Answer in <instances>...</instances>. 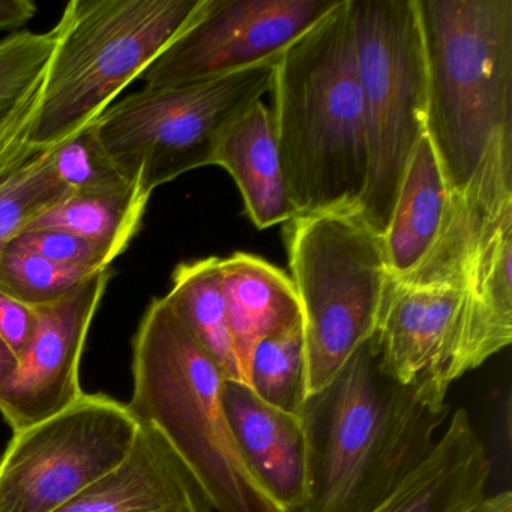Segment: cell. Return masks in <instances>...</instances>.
Segmentation results:
<instances>
[{"label":"cell","mask_w":512,"mask_h":512,"mask_svg":"<svg viewBox=\"0 0 512 512\" xmlns=\"http://www.w3.org/2000/svg\"><path fill=\"white\" fill-rule=\"evenodd\" d=\"M512 341V206L470 257L460 323L461 376L481 367Z\"/></svg>","instance_id":"9a60e30c"},{"label":"cell","mask_w":512,"mask_h":512,"mask_svg":"<svg viewBox=\"0 0 512 512\" xmlns=\"http://www.w3.org/2000/svg\"><path fill=\"white\" fill-rule=\"evenodd\" d=\"M211 502L163 434L140 422L124 460L55 512H212Z\"/></svg>","instance_id":"4fadbf2b"},{"label":"cell","mask_w":512,"mask_h":512,"mask_svg":"<svg viewBox=\"0 0 512 512\" xmlns=\"http://www.w3.org/2000/svg\"><path fill=\"white\" fill-rule=\"evenodd\" d=\"M448 196L442 167L424 134L407 164L382 238L392 278L410 274L427 256L442 226Z\"/></svg>","instance_id":"ffe728a7"},{"label":"cell","mask_w":512,"mask_h":512,"mask_svg":"<svg viewBox=\"0 0 512 512\" xmlns=\"http://www.w3.org/2000/svg\"><path fill=\"white\" fill-rule=\"evenodd\" d=\"M284 236L301 307L308 397L373 337L389 269L382 236L356 212L298 215Z\"/></svg>","instance_id":"8992f818"},{"label":"cell","mask_w":512,"mask_h":512,"mask_svg":"<svg viewBox=\"0 0 512 512\" xmlns=\"http://www.w3.org/2000/svg\"><path fill=\"white\" fill-rule=\"evenodd\" d=\"M47 152L56 176L71 196L124 193L136 187L107 155L95 122Z\"/></svg>","instance_id":"d4e9b609"},{"label":"cell","mask_w":512,"mask_h":512,"mask_svg":"<svg viewBox=\"0 0 512 512\" xmlns=\"http://www.w3.org/2000/svg\"><path fill=\"white\" fill-rule=\"evenodd\" d=\"M230 334L242 382L254 347L302 322L298 295L289 275L262 257L235 253L221 259Z\"/></svg>","instance_id":"e0dca14e"},{"label":"cell","mask_w":512,"mask_h":512,"mask_svg":"<svg viewBox=\"0 0 512 512\" xmlns=\"http://www.w3.org/2000/svg\"><path fill=\"white\" fill-rule=\"evenodd\" d=\"M203 0H71L28 145L44 152L97 122L187 28Z\"/></svg>","instance_id":"5b68a950"},{"label":"cell","mask_w":512,"mask_h":512,"mask_svg":"<svg viewBox=\"0 0 512 512\" xmlns=\"http://www.w3.org/2000/svg\"><path fill=\"white\" fill-rule=\"evenodd\" d=\"M349 11L368 157L356 214L383 238L407 164L425 134L421 26L415 0H349Z\"/></svg>","instance_id":"52a82bcc"},{"label":"cell","mask_w":512,"mask_h":512,"mask_svg":"<svg viewBox=\"0 0 512 512\" xmlns=\"http://www.w3.org/2000/svg\"><path fill=\"white\" fill-rule=\"evenodd\" d=\"M341 0H203L187 28L149 65L146 88L203 82L277 64Z\"/></svg>","instance_id":"30bf717a"},{"label":"cell","mask_w":512,"mask_h":512,"mask_svg":"<svg viewBox=\"0 0 512 512\" xmlns=\"http://www.w3.org/2000/svg\"><path fill=\"white\" fill-rule=\"evenodd\" d=\"M464 287L409 284L389 274L370 338L380 370L425 403L443 406L460 379Z\"/></svg>","instance_id":"8fae6325"},{"label":"cell","mask_w":512,"mask_h":512,"mask_svg":"<svg viewBox=\"0 0 512 512\" xmlns=\"http://www.w3.org/2000/svg\"><path fill=\"white\" fill-rule=\"evenodd\" d=\"M275 65L188 85L145 86L95 122L98 139L119 172L152 194L185 173L215 166L230 128L272 91Z\"/></svg>","instance_id":"ba28073f"},{"label":"cell","mask_w":512,"mask_h":512,"mask_svg":"<svg viewBox=\"0 0 512 512\" xmlns=\"http://www.w3.org/2000/svg\"><path fill=\"white\" fill-rule=\"evenodd\" d=\"M472 512H512L511 491H502V493L484 497V499L473 508Z\"/></svg>","instance_id":"f546056e"},{"label":"cell","mask_w":512,"mask_h":512,"mask_svg":"<svg viewBox=\"0 0 512 512\" xmlns=\"http://www.w3.org/2000/svg\"><path fill=\"white\" fill-rule=\"evenodd\" d=\"M71 196L44 151L0 181V253L34 221Z\"/></svg>","instance_id":"cb8c5ba5"},{"label":"cell","mask_w":512,"mask_h":512,"mask_svg":"<svg viewBox=\"0 0 512 512\" xmlns=\"http://www.w3.org/2000/svg\"><path fill=\"white\" fill-rule=\"evenodd\" d=\"M166 299L224 377L242 382L227 319L221 259L179 263Z\"/></svg>","instance_id":"44dd1931"},{"label":"cell","mask_w":512,"mask_h":512,"mask_svg":"<svg viewBox=\"0 0 512 512\" xmlns=\"http://www.w3.org/2000/svg\"><path fill=\"white\" fill-rule=\"evenodd\" d=\"M224 407L236 446L278 512H299L307 485L301 416L263 401L247 383L226 379Z\"/></svg>","instance_id":"5bb4252c"},{"label":"cell","mask_w":512,"mask_h":512,"mask_svg":"<svg viewBox=\"0 0 512 512\" xmlns=\"http://www.w3.org/2000/svg\"><path fill=\"white\" fill-rule=\"evenodd\" d=\"M149 199L151 194L137 187L124 193L70 196L26 230H65L91 239L119 257L139 233Z\"/></svg>","instance_id":"7402d4cb"},{"label":"cell","mask_w":512,"mask_h":512,"mask_svg":"<svg viewBox=\"0 0 512 512\" xmlns=\"http://www.w3.org/2000/svg\"><path fill=\"white\" fill-rule=\"evenodd\" d=\"M139 428L128 404L85 392L17 431L0 457V512H55L118 466Z\"/></svg>","instance_id":"9c48e42d"},{"label":"cell","mask_w":512,"mask_h":512,"mask_svg":"<svg viewBox=\"0 0 512 512\" xmlns=\"http://www.w3.org/2000/svg\"><path fill=\"white\" fill-rule=\"evenodd\" d=\"M424 47L425 134L449 193L512 134V0H415Z\"/></svg>","instance_id":"277c9868"},{"label":"cell","mask_w":512,"mask_h":512,"mask_svg":"<svg viewBox=\"0 0 512 512\" xmlns=\"http://www.w3.org/2000/svg\"><path fill=\"white\" fill-rule=\"evenodd\" d=\"M34 326L35 308L0 290V338L17 359L28 346Z\"/></svg>","instance_id":"83f0119b"},{"label":"cell","mask_w":512,"mask_h":512,"mask_svg":"<svg viewBox=\"0 0 512 512\" xmlns=\"http://www.w3.org/2000/svg\"><path fill=\"white\" fill-rule=\"evenodd\" d=\"M271 92L278 154L298 215L358 212L368 157L349 0L278 59Z\"/></svg>","instance_id":"7a4b0ae2"},{"label":"cell","mask_w":512,"mask_h":512,"mask_svg":"<svg viewBox=\"0 0 512 512\" xmlns=\"http://www.w3.org/2000/svg\"><path fill=\"white\" fill-rule=\"evenodd\" d=\"M55 47L53 29L0 40V181L40 154L28 136Z\"/></svg>","instance_id":"d6986e66"},{"label":"cell","mask_w":512,"mask_h":512,"mask_svg":"<svg viewBox=\"0 0 512 512\" xmlns=\"http://www.w3.org/2000/svg\"><path fill=\"white\" fill-rule=\"evenodd\" d=\"M449 412L386 376L365 341L299 413L307 440L299 512H373L431 454Z\"/></svg>","instance_id":"6da1fadb"},{"label":"cell","mask_w":512,"mask_h":512,"mask_svg":"<svg viewBox=\"0 0 512 512\" xmlns=\"http://www.w3.org/2000/svg\"><path fill=\"white\" fill-rule=\"evenodd\" d=\"M16 365L17 356L7 346V343L0 338V386L4 385L5 380L13 373Z\"/></svg>","instance_id":"4dcf8cb0"},{"label":"cell","mask_w":512,"mask_h":512,"mask_svg":"<svg viewBox=\"0 0 512 512\" xmlns=\"http://www.w3.org/2000/svg\"><path fill=\"white\" fill-rule=\"evenodd\" d=\"M215 166L230 173L241 191L245 214L257 229L298 217L289 197L271 110L257 101L224 137Z\"/></svg>","instance_id":"ac0fdd59"},{"label":"cell","mask_w":512,"mask_h":512,"mask_svg":"<svg viewBox=\"0 0 512 512\" xmlns=\"http://www.w3.org/2000/svg\"><path fill=\"white\" fill-rule=\"evenodd\" d=\"M113 269L89 277L58 301L35 307L31 340L0 386V413L14 433L73 406L85 392L80 361Z\"/></svg>","instance_id":"7c38bea8"},{"label":"cell","mask_w":512,"mask_h":512,"mask_svg":"<svg viewBox=\"0 0 512 512\" xmlns=\"http://www.w3.org/2000/svg\"><path fill=\"white\" fill-rule=\"evenodd\" d=\"M7 250L35 254L59 265L91 271L112 268L116 259L109 248L58 229L26 230L10 242Z\"/></svg>","instance_id":"4316f807"},{"label":"cell","mask_w":512,"mask_h":512,"mask_svg":"<svg viewBox=\"0 0 512 512\" xmlns=\"http://www.w3.org/2000/svg\"><path fill=\"white\" fill-rule=\"evenodd\" d=\"M37 13V4L32 0H0V31L22 28Z\"/></svg>","instance_id":"f1b7e54d"},{"label":"cell","mask_w":512,"mask_h":512,"mask_svg":"<svg viewBox=\"0 0 512 512\" xmlns=\"http://www.w3.org/2000/svg\"><path fill=\"white\" fill-rule=\"evenodd\" d=\"M248 386L271 406L301 413L307 398L302 322L265 338L254 347L248 367Z\"/></svg>","instance_id":"603a6c76"},{"label":"cell","mask_w":512,"mask_h":512,"mask_svg":"<svg viewBox=\"0 0 512 512\" xmlns=\"http://www.w3.org/2000/svg\"><path fill=\"white\" fill-rule=\"evenodd\" d=\"M97 272L59 265L35 254L0 253V290L34 308L64 298Z\"/></svg>","instance_id":"484cf974"},{"label":"cell","mask_w":512,"mask_h":512,"mask_svg":"<svg viewBox=\"0 0 512 512\" xmlns=\"http://www.w3.org/2000/svg\"><path fill=\"white\" fill-rule=\"evenodd\" d=\"M223 371L166 296L149 302L133 340V394L140 422L157 428L218 512H278L242 460L224 407Z\"/></svg>","instance_id":"3957f363"},{"label":"cell","mask_w":512,"mask_h":512,"mask_svg":"<svg viewBox=\"0 0 512 512\" xmlns=\"http://www.w3.org/2000/svg\"><path fill=\"white\" fill-rule=\"evenodd\" d=\"M490 475L487 448L458 409L424 463L373 512H472Z\"/></svg>","instance_id":"2e32d148"}]
</instances>
